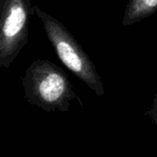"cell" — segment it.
<instances>
[{"label":"cell","instance_id":"obj_2","mask_svg":"<svg viewBox=\"0 0 157 157\" xmlns=\"http://www.w3.org/2000/svg\"><path fill=\"white\" fill-rule=\"evenodd\" d=\"M33 8L36 15L41 20L44 33L59 60L97 96H103L105 88L100 74L78 40L57 18L42 10L39 6Z\"/></svg>","mask_w":157,"mask_h":157},{"label":"cell","instance_id":"obj_1","mask_svg":"<svg viewBox=\"0 0 157 157\" xmlns=\"http://www.w3.org/2000/svg\"><path fill=\"white\" fill-rule=\"evenodd\" d=\"M22 84L27 101L45 111H67L72 100H80L66 72L48 59L33 60Z\"/></svg>","mask_w":157,"mask_h":157},{"label":"cell","instance_id":"obj_4","mask_svg":"<svg viewBox=\"0 0 157 157\" xmlns=\"http://www.w3.org/2000/svg\"><path fill=\"white\" fill-rule=\"evenodd\" d=\"M157 11V0H128L125 7L122 25L125 27L133 25Z\"/></svg>","mask_w":157,"mask_h":157},{"label":"cell","instance_id":"obj_3","mask_svg":"<svg viewBox=\"0 0 157 157\" xmlns=\"http://www.w3.org/2000/svg\"><path fill=\"white\" fill-rule=\"evenodd\" d=\"M31 0H0V68L11 67L28 43Z\"/></svg>","mask_w":157,"mask_h":157},{"label":"cell","instance_id":"obj_5","mask_svg":"<svg viewBox=\"0 0 157 157\" xmlns=\"http://www.w3.org/2000/svg\"><path fill=\"white\" fill-rule=\"evenodd\" d=\"M147 113L152 116L153 120H156L157 121V94L154 96L153 98V101H152V105L151 107L148 108L147 110Z\"/></svg>","mask_w":157,"mask_h":157}]
</instances>
